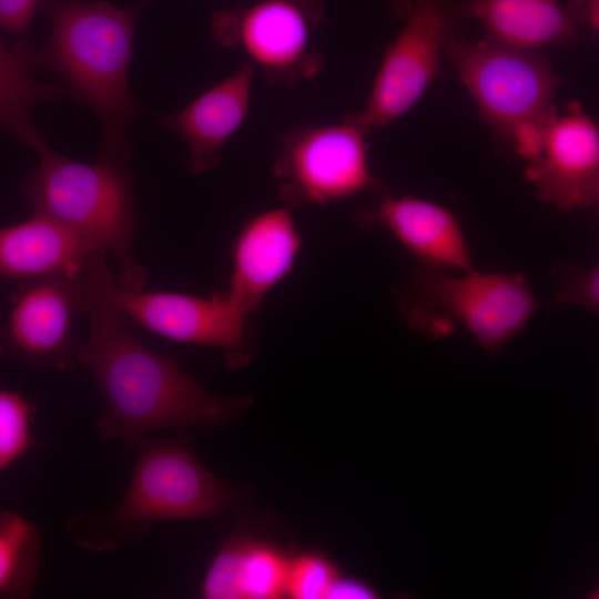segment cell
<instances>
[{
	"instance_id": "obj_10",
	"label": "cell",
	"mask_w": 599,
	"mask_h": 599,
	"mask_svg": "<svg viewBox=\"0 0 599 599\" xmlns=\"http://www.w3.org/2000/svg\"><path fill=\"white\" fill-rule=\"evenodd\" d=\"M80 272L19 281L0 323V356L59 370L80 365L81 343L72 332L73 316L82 308Z\"/></svg>"
},
{
	"instance_id": "obj_8",
	"label": "cell",
	"mask_w": 599,
	"mask_h": 599,
	"mask_svg": "<svg viewBox=\"0 0 599 599\" xmlns=\"http://www.w3.org/2000/svg\"><path fill=\"white\" fill-rule=\"evenodd\" d=\"M466 20L465 0H415L382 57L357 119L372 131L410 111L444 74L446 48L460 37Z\"/></svg>"
},
{
	"instance_id": "obj_2",
	"label": "cell",
	"mask_w": 599,
	"mask_h": 599,
	"mask_svg": "<svg viewBox=\"0 0 599 599\" xmlns=\"http://www.w3.org/2000/svg\"><path fill=\"white\" fill-rule=\"evenodd\" d=\"M52 20L48 44L11 47L29 71L45 68L68 84L75 102L99 113L101 159H130L125 132L144 112L129 85L138 7L120 9L103 1L45 0Z\"/></svg>"
},
{
	"instance_id": "obj_23",
	"label": "cell",
	"mask_w": 599,
	"mask_h": 599,
	"mask_svg": "<svg viewBox=\"0 0 599 599\" xmlns=\"http://www.w3.org/2000/svg\"><path fill=\"white\" fill-rule=\"evenodd\" d=\"M338 571L323 554L308 551L291 558L286 595L295 599H325Z\"/></svg>"
},
{
	"instance_id": "obj_25",
	"label": "cell",
	"mask_w": 599,
	"mask_h": 599,
	"mask_svg": "<svg viewBox=\"0 0 599 599\" xmlns=\"http://www.w3.org/2000/svg\"><path fill=\"white\" fill-rule=\"evenodd\" d=\"M39 0H0V26L10 33H24Z\"/></svg>"
},
{
	"instance_id": "obj_17",
	"label": "cell",
	"mask_w": 599,
	"mask_h": 599,
	"mask_svg": "<svg viewBox=\"0 0 599 599\" xmlns=\"http://www.w3.org/2000/svg\"><path fill=\"white\" fill-rule=\"evenodd\" d=\"M291 558L274 545L231 538L213 558L201 585L206 599H274L286 595Z\"/></svg>"
},
{
	"instance_id": "obj_18",
	"label": "cell",
	"mask_w": 599,
	"mask_h": 599,
	"mask_svg": "<svg viewBox=\"0 0 599 599\" xmlns=\"http://www.w3.org/2000/svg\"><path fill=\"white\" fill-rule=\"evenodd\" d=\"M465 13L483 26L485 39L512 48L569 47L578 37L559 0H465Z\"/></svg>"
},
{
	"instance_id": "obj_20",
	"label": "cell",
	"mask_w": 599,
	"mask_h": 599,
	"mask_svg": "<svg viewBox=\"0 0 599 599\" xmlns=\"http://www.w3.org/2000/svg\"><path fill=\"white\" fill-rule=\"evenodd\" d=\"M41 539L24 516L0 512V598L30 595L40 567Z\"/></svg>"
},
{
	"instance_id": "obj_27",
	"label": "cell",
	"mask_w": 599,
	"mask_h": 599,
	"mask_svg": "<svg viewBox=\"0 0 599 599\" xmlns=\"http://www.w3.org/2000/svg\"><path fill=\"white\" fill-rule=\"evenodd\" d=\"M375 592L365 583L353 578L341 577L339 575L332 583L326 599H361L374 598Z\"/></svg>"
},
{
	"instance_id": "obj_7",
	"label": "cell",
	"mask_w": 599,
	"mask_h": 599,
	"mask_svg": "<svg viewBox=\"0 0 599 599\" xmlns=\"http://www.w3.org/2000/svg\"><path fill=\"white\" fill-rule=\"evenodd\" d=\"M370 132L355 112L336 123L285 132L273 167L283 205L326 206L383 190L369 164Z\"/></svg>"
},
{
	"instance_id": "obj_14",
	"label": "cell",
	"mask_w": 599,
	"mask_h": 599,
	"mask_svg": "<svg viewBox=\"0 0 599 599\" xmlns=\"http://www.w3.org/2000/svg\"><path fill=\"white\" fill-rule=\"evenodd\" d=\"M303 245L292 210L285 205L256 212L231 245V274L225 290L248 315L294 268Z\"/></svg>"
},
{
	"instance_id": "obj_11",
	"label": "cell",
	"mask_w": 599,
	"mask_h": 599,
	"mask_svg": "<svg viewBox=\"0 0 599 599\" xmlns=\"http://www.w3.org/2000/svg\"><path fill=\"white\" fill-rule=\"evenodd\" d=\"M311 18L296 0H263L236 18L217 14L212 32L223 47L240 50L268 82L291 88L324 68L312 41Z\"/></svg>"
},
{
	"instance_id": "obj_26",
	"label": "cell",
	"mask_w": 599,
	"mask_h": 599,
	"mask_svg": "<svg viewBox=\"0 0 599 599\" xmlns=\"http://www.w3.org/2000/svg\"><path fill=\"white\" fill-rule=\"evenodd\" d=\"M562 6L568 18L577 27H587L593 37L598 35L599 0H566Z\"/></svg>"
},
{
	"instance_id": "obj_12",
	"label": "cell",
	"mask_w": 599,
	"mask_h": 599,
	"mask_svg": "<svg viewBox=\"0 0 599 599\" xmlns=\"http://www.w3.org/2000/svg\"><path fill=\"white\" fill-rule=\"evenodd\" d=\"M525 176L538 199L560 211L589 209L599 201V130L578 101L564 111L552 104L546 115L540 155Z\"/></svg>"
},
{
	"instance_id": "obj_5",
	"label": "cell",
	"mask_w": 599,
	"mask_h": 599,
	"mask_svg": "<svg viewBox=\"0 0 599 599\" xmlns=\"http://www.w3.org/2000/svg\"><path fill=\"white\" fill-rule=\"evenodd\" d=\"M461 272L418 266L393 291L398 308L419 334L440 338L461 326L485 349L498 352L539 309L531 283L518 272Z\"/></svg>"
},
{
	"instance_id": "obj_3",
	"label": "cell",
	"mask_w": 599,
	"mask_h": 599,
	"mask_svg": "<svg viewBox=\"0 0 599 599\" xmlns=\"http://www.w3.org/2000/svg\"><path fill=\"white\" fill-rule=\"evenodd\" d=\"M136 447L138 458L120 502L69 522L71 536L83 547L111 550L136 540L154 521L222 515L235 505L229 486L183 443L146 436Z\"/></svg>"
},
{
	"instance_id": "obj_22",
	"label": "cell",
	"mask_w": 599,
	"mask_h": 599,
	"mask_svg": "<svg viewBox=\"0 0 599 599\" xmlns=\"http://www.w3.org/2000/svg\"><path fill=\"white\" fill-rule=\"evenodd\" d=\"M555 280L552 302L555 304H576L592 314L599 311V265L583 266L577 262L565 261L551 270Z\"/></svg>"
},
{
	"instance_id": "obj_6",
	"label": "cell",
	"mask_w": 599,
	"mask_h": 599,
	"mask_svg": "<svg viewBox=\"0 0 599 599\" xmlns=\"http://www.w3.org/2000/svg\"><path fill=\"white\" fill-rule=\"evenodd\" d=\"M82 309L88 304L110 307L149 331L181 343L220 348L231 366L252 354L248 314L226 293L210 297L175 292L121 287L110 273L104 252L94 253L79 274Z\"/></svg>"
},
{
	"instance_id": "obj_1",
	"label": "cell",
	"mask_w": 599,
	"mask_h": 599,
	"mask_svg": "<svg viewBox=\"0 0 599 599\" xmlns=\"http://www.w3.org/2000/svg\"><path fill=\"white\" fill-rule=\"evenodd\" d=\"M90 332L80 344L79 364L95 379L104 412L97 422L103 439L136 446L170 427L216 428L238 417L250 398L210 394L179 364L146 347L114 309L88 304Z\"/></svg>"
},
{
	"instance_id": "obj_9",
	"label": "cell",
	"mask_w": 599,
	"mask_h": 599,
	"mask_svg": "<svg viewBox=\"0 0 599 599\" xmlns=\"http://www.w3.org/2000/svg\"><path fill=\"white\" fill-rule=\"evenodd\" d=\"M445 59L498 141L507 142L517 122L544 114L565 82L538 51L487 39L469 42L456 38L446 48Z\"/></svg>"
},
{
	"instance_id": "obj_19",
	"label": "cell",
	"mask_w": 599,
	"mask_h": 599,
	"mask_svg": "<svg viewBox=\"0 0 599 599\" xmlns=\"http://www.w3.org/2000/svg\"><path fill=\"white\" fill-rule=\"evenodd\" d=\"M31 73L0 40V129L38 154L49 145L33 123V111L40 103L60 99L67 89L38 82Z\"/></svg>"
},
{
	"instance_id": "obj_4",
	"label": "cell",
	"mask_w": 599,
	"mask_h": 599,
	"mask_svg": "<svg viewBox=\"0 0 599 599\" xmlns=\"http://www.w3.org/2000/svg\"><path fill=\"white\" fill-rule=\"evenodd\" d=\"M38 155L39 166L21 185L33 214L57 221L111 253L121 287L144 288L148 273L133 252L136 212L129 162L99 158L95 163H84L50 146Z\"/></svg>"
},
{
	"instance_id": "obj_21",
	"label": "cell",
	"mask_w": 599,
	"mask_h": 599,
	"mask_svg": "<svg viewBox=\"0 0 599 599\" xmlns=\"http://www.w3.org/2000/svg\"><path fill=\"white\" fill-rule=\"evenodd\" d=\"M34 404L0 386V473L19 460L33 444Z\"/></svg>"
},
{
	"instance_id": "obj_24",
	"label": "cell",
	"mask_w": 599,
	"mask_h": 599,
	"mask_svg": "<svg viewBox=\"0 0 599 599\" xmlns=\"http://www.w3.org/2000/svg\"><path fill=\"white\" fill-rule=\"evenodd\" d=\"M548 110L539 116L517 122L509 131L507 142L511 144L515 154L527 163L535 161L542 151Z\"/></svg>"
},
{
	"instance_id": "obj_28",
	"label": "cell",
	"mask_w": 599,
	"mask_h": 599,
	"mask_svg": "<svg viewBox=\"0 0 599 599\" xmlns=\"http://www.w3.org/2000/svg\"><path fill=\"white\" fill-rule=\"evenodd\" d=\"M387 1L389 3L390 8L393 9L394 13L400 20H404L408 16V13H409V11H410L414 2H415V0H387Z\"/></svg>"
},
{
	"instance_id": "obj_16",
	"label": "cell",
	"mask_w": 599,
	"mask_h": 599,
	"mask_svg": "<svg viewBox=\"0 0 599 599\" xmlns=\"http://www.w3.org/2000/svg\"><path fill=\"white\" fill-rule=\"evenodd\" d=\"M100 251L90 240L49 217L32 214L0 229V278L24 281L58 272L79 273Z\"/></svg>"
},
{
	"instance_id": "obj_15",
	"label": "cell",
	"mask_w": 599,
	"mask_h": 599,
	"mask_svg": "<svg viewBox=\"0 0 599 599\" xmlns=\"http://www.w3.org/2000/svg\"><path fill=\"white\" fill-rule=\"evenodd\" d=\"M254 71L244 62L183 109L160 118L162 125L177 133L186 144L190 173L201 174L212 169L223 145L245 122Z\"/></svg>"
},
{
	"instance_id": "obj_13",
	"label": "cell",
	"mask_w": 599,
	"mask_h": 599,
	"mask_svg": "<svg viewBox=\"0 0 599 599\" xmlns=\"http://www.w3.org/2000/svg\"><path fill=\"white\" fill-rule=\"evenodd\" d=\"M354 215L357 227L384 229L419 266L466 271L473 258L458 217L447 206L412 195H394L386 187Z\"/></svg>"
}]
</instances>
